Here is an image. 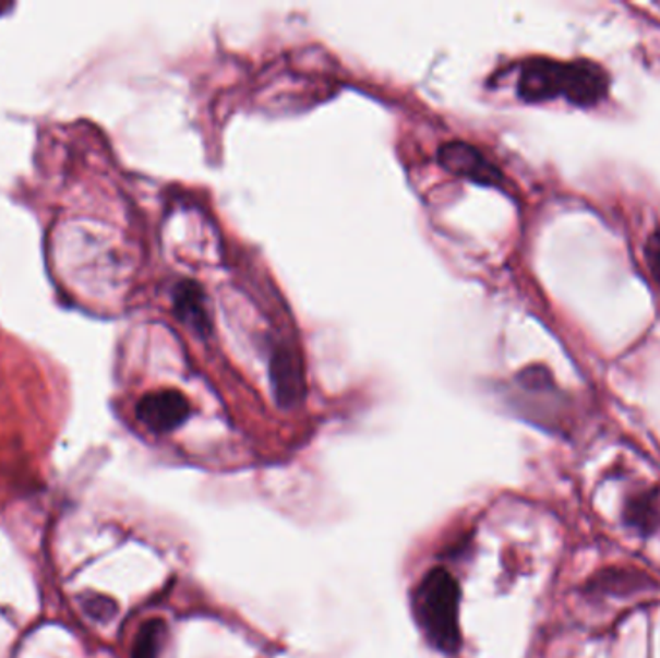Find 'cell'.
I'll list each match as a JSON object with an SVG mask.
<instances>
[{"mask_svg":"<svg viewBox=\"0 0 660 658\" xmlns=\"http://www.w3.org/2000/svg\"><path fill=\"white\" fill-rule=\"evenodd\" d=\"M419 625L429 643L443 653L460 647V587L443 567L421 579L413 599Z\"/></svg>","mask_w":660,"mask_h":658,"instance_id":"obj_1","label":"cell"},{"mask_svg":"<svg viewBox=\"0 0 660 658\" xmlns=\"http://www.w3.org/2000/svg\"><path fill=\"white\" fill-rule=\"evenodd\" d=\"M135 414L153 433H170L190 416V402L182 392L172 388L149 392L137 402Z\"/></svg>","mask_w":660,"mask_h":658,"instance_id":"obj_2","label":"cell"},{"mask_svg":"<svg viewBox=\"0 0 660 658\" xmlns=\"http://www.w3.org/2000/svg\"><path fill=\"white\" fill-rule=\"evenodd\" d=\"M611 87V75L593 60H576L564 67L562 97L577 107H595Z\"/></svg>","mask_w":660,"mask_h":658,"instance_id":"obj_3","label":"cell"},{"mask_svg":"<svg viewBox=\"0 0 660 658\" xmlns=\"http://www.w3.org/2000/svg\"><path fill=\"white\" fill-rule=\"evenodd\" d=\"M564 67L559 60H527L518 80V95L527 103L556 99L564 92Z\"/></svg>","mask_w":660,"mask_h":658,"instance_id":"obj_4","label":"cell"},{"mask_svg":"<svg viewBox=\"0 0 660 658\" xmlns=\"http://www.w3.org/2000/svg\"><path fill=\"white\" fill-rule=\"evenodd\" d=\"M439 160L446 170L469 178V180L477 183L501 186L502 180H504L501 170L494 167L493 163H489L481 151H477L468 143H446L439 151Z\"/></svg>","mask_w":660,"mask_h":658,"instance_id":"obj_5","label":"cell"},{"mask_svg":"<svg viewBox=\"0 0 660 658\" xmlns=\"http://www.w3.org/2000/svg\"><path fill=\"white\" fill-rule=\"evenodd\" d=\"M175 315L193 333L205 334L211 331L207 298L200 284L193 280H182L175 290Z\"/></svg>","mask_w":660,"mask_h":658,"instance_id":"obj_6","label":"cell"},{"mask_svg":"<svg viewBox=\"0 0 660 658\" xmlns=\"http://www.w3.org/2000/svg\"><path fill=\"white\" fill-rule=\"evenodd\" d=\"M624 522L639 535H652L660 527L659 491L637 492L624 506Z\"/></svg>","mask_w":660,"mask_h":658,"instance_id":"obj_7","label":"cell"},{"mask_svg":"<svg viewBox=\"0 0 660 658\" xmlns=\"http://www.w3.org/2000/svg\"><path fill=\"white\" fill-rule=\"evenodd\" d=\"M278 363H273V383L276 398L283 406H293L303 396V379L301 369L290 356H278Z\"/></svg>","mask_w":660,"mask_h":658,"instance_id":"obj_8","label":"cell"},{"mask_svg":"<svg viewBox=\"0 0 660 658\" xmlns=\"http://www.w3.org/2000/svg\"><path fill=\"white\" fill-rule=\"evenodd\" d=\"M163 637H165V624L160 620H151L147 624H143L135 639L132 658H159Z\"/></svg>","mask_w":660,"mask_h":658,"instance_id":"obj_9","label":"cell"},{"mask_svg":"<svg viewBox=\"0 0 660 658\" xmlns=\"http://www.w3.org/2000/svg\"><path fill=\"white\" fill-rule=\"evenodd\" d=\"M645 258H647V265H649L655 283L660 286V228L651 234L647 248H645Z\"/></svg>","mask_w":660,"mask_h":658,"instance_id":"obj_10","label":"cell"},{"mask_svg":"<svg viewBox=\"0 0 660 658\" xmlns=\"http://www.w3.org/2000/svg\"><path fill=\"white\" fill-rule=\"evenodd\" d=\"M85 612L97 620H109L117 612V605L107 597H89L84 605Z\"/></svg>","mask_w":660,"mask_h":658,"instance_id":"obj_11","label":"cell"}]
</instances>
